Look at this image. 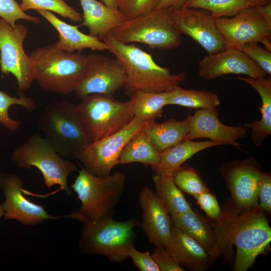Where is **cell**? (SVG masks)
<instances>
[{
    "mask_svg": "<svg viewBox=\"0 0 271 271\" xmlns=\"http://www.w3.org/2000/svg\"><path fill=\"white\" fill-rule=\"evenodd\" d=\"M222 145L221 143L211 140L195 142L185 139L161 152L160 163L151 168L155 173L172 176L185 161L197 153L212 147Z\"/></svg>",
    "mask_w": 271,
    "mask_h": 271,
    "instance_id": "26",
    "label": "cell"
},
{
    "mask_svg": "<svg viewBox=\"0 0 271 271\" xmlns=\"http://www.w3.org/2000/svg\"><path fill=\"white\" fill-rule=\"evenodd\" d=\"M79 165L80 169L71 187L81 205L71 213L72 219L95 221L113 217L124 189L125 175L116 171L108 176L99 177Z\"/></svg>",
    "mask_w": 271,
    "mask_h": 271,
    "instance_id": "4",
    "label": "cell"
},
{
    "mask_svg": "<svg viewBox=\"0 0 271 271\" xmlns=\"http://www.w3.org/2000/svg\"><path fill=\"white\" fill-rule=\"evenodd\" d=\"M169 92H136L129 99L134 116L146 117L148 121L161 117L164 107L167 105Z\"/></svg>",
    "mask_w": 271,
    "mask_h": 271,
    "instance_id": "31",
    "label": "cell"
},
{
    "mask_svg": "<svg viewBox=\"0 0 271 271\" xmlns=\"http://www.w3.org/2000/svg\"><path fill=\"white\" fill-rule=\"evenodd\" d=\"M1 249H2V247H1V245H0V251H1Z\"/></svg>",
    "mask_w": 271,
    "mask_h": 271,
    "instance_id": "47",
    "label": "cell"
},
{
    "mask_svg": "<svg viewBox=\"0 0 271 271\" xmlns=\"http://www.w3.org/2000/svg\"><path fill=\"white\" fill-rule=\"evenodd\" d=\"M237 79L251 86L259 94L261 99V113L259 120L244 123L243 125L251 129V139L256 146H260L266 138L271 133V79L265 77H241Z\"/></svg>",
    "mask_w": 271,
    "mask_h": 271,
    "instance_id": "24",
    "label": "cell"
},
{
    "mask_svg": "<svg viewBox=\"0 0 271 271\" xmlns=\"http://www.w3.org/2000/svg\"><path fill=\"white\" fill-rule=\"evenodd\" d=\"M191 114L182 120L171 118L162 123L147 121L143 130L160 153L182 142L188 133Z\"/></svg>",
    "mask_w": 271,
    "mask_h": 271,
    "instance_id": "25",
    "label": "cell"
},
{
    "mask_svg": "<svg viewBox=\"0 0 271 271\" xmlns=\"http://www.w3.org/2000/svg\"><path fill=\"white\" fill-rule=\"evenodd\" d=\"M82 222L78 242L81 253L101 255L113 262H122L128 258L127 252L134 246V228L141 226L137 219L119 221L109 217Z\"/></svg>",
    "mask_w": 271,
    "mask_h": 271,
    "instance_id": "6",
    "label": "cell"
},
{
    "mask_svg": "<svg viewBox=\"0 0 271 271\" xmlns=\"http://www.w3.org/2000/svg\"><path fill=\"white\" fill-rule=\"evenodd\" d=\"M220 104L218 96L203 90L187 89L180 86L169 91L167 105H178L190 108L208 109Z\"/></svg>",
    "mask_w": 271,
    "mask_h": 271,
    "instance_id": "30",
    "label": "cell"
},
{
    "mask_svg": "<svg viewBox=\"0 0 271 271\" xmlns=\"http://www.w3.org/2000/svg\"><path fill=\"white\" fill-rule=\"evenodd\" d=\"M160 160V153L152 144L143 128L124 146L119 155L118 164L138 162L153 167Z\"/></svg>",
    "mask_w": 271,
    "mask_h": 271,
    "instance_id": "27",
    "label": "cell"
},
{
    "mask_svg": "<svg viewBox=\"0 0 271 271\" xmlns=\"http://www.w3.org/2000/svg\"><path fill=\"white\" fill-rule=\"evenodd\" d=\"M19 97L11 96L0 90V123L9 130L15 131L19 129L21 121L11 118L9 114V108L15 105H20L28 111L35 110L36 104L35 100L27 97L23 92H18Z\"/></svg>",
    "mask_w": 271,
    "mask_h": 271,
    "instance_id": "32",
    "label": "cell"
},
{
    "mask_svg": "<svg viewBox=\"0 0 271 271\" xmlns=\"http://www.w3.org/2000/svg\"><path fill=\"white\" fill-rule=\"evenodd\" d=\"M152 256L160 271H184L166 247H156Z\"/></svg>",
    "mask_w": 271,
    "mask_h": 271,
    "instance_id": "39",
    "label": "cell"
},
{
    "mask_svg": "<svg viewBox=\"0 0 271 271\" xmlns=\"http://www.w3.org/2000/svg\"><path fill=\"white\" fill-rule=\"evenodd\" d=\"M247 128L239 124L229 126L222 123L218 118L217 107L198 109L191 115L190 127L186 139L193 140L198 138H208L223 145H231L238 148L237 142L246 137Z\"/></svg>",
    "mask_w": 271,
    "mask_h": 271,
    "instance_id": "18",
    "label": "cell"
},
{
    "mask_svg": "<svg viewBox=\"0 0 271 271\" xmlns=\"http://www.w3.org/2000/svg\"><path fill=\"white\" fill-rule=\"evenodd\" d=\"M57 31L59 40L56 42L60 49L69 52L85 49L92 51H108L104 42L97 37L84 34L78 29L79 25H72L58 18L52 12L45 10L36 11Z\"/></svg>",
    "mask_w": 271,
    "mask_h": 271,
    "instance_id": "22",
    "label": "cell"
},
{
    "mask_svg": "<svg viewBox=\"0 0 271 271\" xmlns=\"http://www.w3.org/2000/svg\"><path fill=\"white\" fill-rule=\"evenodd\" d=\"M268 1H270V0H268Z\"/></svg>",
    "mask_w": 271,
    "mask_h": 271,
    "instance_id": "48",
    "label": "cell"
},
{
    "mask_svg": "<svg viewBox=\"0 0 271 271\" xmlns=\"http://www.w3.org/2000/svg\"><path fill=\"white\" fill-rule=\"evenodd\" d=\"M152 179L155 193L170 215L184 213L192 209L172 176L155 173Z\"/></svg>",
    "mask_w": 271,
    "mask_h": 271,
    "instance_id": "28",
    "label": "cell"
},
{
    "mask_svg": "<svg viewBox=\"0 0 271 271\" xmlns=\"http://www.w3.org/2000/svg\"><path fill=\"white\" fill-rule=\"evenodd\" d=\"M105 5L109 8L118 10V0H100Z\"/></svg>",
    "mask_w": 271,
    "mask_h": 271,
    "instance_id": "44",
    "label": "cell"
},
{
    "mask_svg": "<svg viewBox=\"0 0 271 271\" xmlns=\"http://www.w3.org/2000/svg\"><path fill=\"white\" fill-rule=\"evenodd\" d=\"M256 9L267 23L271 26V2L269 1L265 4L256 6Z\"/></svg>",
    "mask_w": 271,
    "mask_h": 271,
    "instance_id": "43",
    "label": "cell"
},
{
    "mask_svg": "<svg viewBox=\"0 0 271 271\" xmlns=\"http://www.w3.org/2000/svg\"><path fill=\"white\" fill-rule=\"evenodd\" d=\"M85 74L74 91L81 99L94 93L113 96L123 87L126 77L124 69L116 59L99 54L86 56Z\"/></svg>",
    "mask_w": 271,
    "mask_h": 271,
    "instance_id": "15",
    "label": "cell"
},
{
    "mask_svg": "<svg viewBox=\"0 0 271 271\" xmlns=\"http://www.w3.org/2000/svg\"><path fill=\"white\" fill-rule=\"evenodd\" d=\"M37 126L42 136L63 158L76 159L92 143L76 106L67 101L47 104Z\"/></svg>",
    "mask_w": 271,
    "mask_h": 271,
    "instance_id": "5",
    "label": "cell"
},
{
    "mask_svg": "<svg viewBox=\"0 0 271 271\" xmlns=\"http://www.w3.org/2000/svg\"><path fill=\"white\" fill-rule=\"evenodd\" d=\"M194 198L209 218L216 221L217 225L222 223L224 213L213 194L208 191L202 192L194 196Z\"/></svg>",
    "mask_w": 271,
    "mask_h": 271,
    "instance_id": "37",
    "label": "cell"
},
{
    "mask_svg": "<svg viewBox=\"0 0 271 271\" xmlns=\"http://www.w3.org/2000/svg\"><path fill=\"white\" fill-rule=\"evenodd\" d=\"M23 11L45 10L55 13L74 22H82V15L64 0H22L19 4Z\"/></svg>",
    "mask_w": 271,
    "mask_h": 271,
    "instance_id": "33",
    "label": "cell"
},
{
    "mask_svg": "<svg viewBox=\"0 0 271 271\" xmlns=\"http://www.w3.org/2000/svg\"><path fill=\"white\" fill-rule=\"evenodd\" d=\"M24 182L18 175L0 171V188L5 195L2 204L6 220L14 219L26 226H35L48 219L71 218L64 216L49 214L43 206L36 204L23 195Z\"/></svg>",
    "mask_w": 271,
    "mask_h": 271,
    "instance_id": "14",
    "label": "cell"
},
{
    "mask_svg": "<svg viewBox=\"0 0 271 271\" xmlns=\"http://www.w3.org/2000/svg\"><path fill=\"white\" fill-rule=\"evenodd\" d=\"M255 208L238 215L236 210L233 215L224 213L223 231L219 233L223 243H234L236 255L234 269L246 271L253 264L256 257L262 253L271 241V228L264 215Z\"/></svg>",
    "mask_w": 271,
    "mask_h": 271,
    "instance_id": "2",
    "label": "cell"
},
{
    "mask_svg": "<svg viewBox=\"0 0 271 271\" xmlns=\"http://www.w3.org/2000/svg\"><path fill=\"white\" fill-rule=\"evenodd\" d=\"M215 21L226 48L241 50L245 44L255 42L271 51V26L256 7L244 8L231 18H217Z\"/></svg>",
    "mask_w": 271,
    "mask_h": 271,
    "instance_id": "12",
    "label": "cell"
},
{
    "mask_svg": "<svg viewBox=\"0 0 271 271\" xmlns=\"http://www.w3.org/2000/svg\"><path fill=\"white\" fill-rule=\"evenodd\" d=\"M28 33L25 25L12 27L0 18V71L2 75L11 74L15 77L19 92L29 89L35 80L33 63L23 46Z\"/></svg>",
    "mask_w": 271,
    "mask_h": 271,
    "instance_id": "10",
    "label": "cell"
},
{
    "mask_svg": "<svg viewBox=\"0 0 271 271\" xmlns=\"http://www.w3.org/2000/svg\"><path fill=\"white\" fill-rule=\"evenodd\" d=\"M0 17L9 23L12 27L19 20H25L35 24H39L40 19L29 15L22 11L15 0H0Z\"/></svg>",
    "mask_w": 271,
    "mask_h": 271,
    "instance_id": "35",
    "label": "cell"
},
{
    "mask_svg": "<svg viewBox=\"0 0 271 271\" xmlns=\"http://www.w3.org/2000/svg\"><path fill=\"white\" fill-rule=\"evenodd\" d=\"M125 0H118V7Z\"/></svg>",
    "mask_w": 271,
    "mask_h": 271,
    "instance_id": "46",
    "label": "cell"
},
{
    "mask_svg": "<svg viewBox=\"0 0 271 271\" xmlns=\"http://www.w3.org/2000/svg\"><path fill=\"white\" fill-rule=\"evenodd\" d=\"M108 35L124 44L141 43L151 49L169 50L181 43L170 9L154 10L135 18L127 19L111 30Z\"/></svg>",
    "mask_w": 271,
    "mask_h": 271,
    "instance_id": "8",
    "label": "cell"
},
{
    "mask_svg": "<svg viewBox=\"0 0 271 271\" xmlns=\"http://www.w3.org/2000/svg\"><path fill=\"white\" fill-rule=\"evenodd\" d=\"M175 28L213 54L226 48L216 26L215 19L206 11L182 7L170 10Z\"/></svg>",
    "mask_w": 271,
    "mask_h": 271,
    "instance_id": "16",
    "label": "cell"
},
{
    "mask_svg": "<svg viewBox=\"0 0 271 271\" xmlns=\"http://www.w3.org/2000/svg\"><path fill=\"white\" fill-rule=\"evenodd\" d=\"M157 0H125L118 7L127 19L135 18L155 9Z\"/></svg>",
    "mask_w": 271,
    "mask_h": 271,
    "instance_id": "38",
    "label": "cell"
},
{
    "mask_svg": "<svg viewBox=\"0 0 271 271\" xmlns=\"http://www.w3.org/2000/svg\"><path fill=\"white\" fill-rule=\"evenodd\" d=\"M82 9V21L79 26L87 27L89 35L100 40L126 18L118 10L109 8L97 0H79Z\"/></svg>",
    "mask_w": 271,
    "mask_h": 271,
    "instance_id": "23",
    "label": "cell"
},
{
    "mask_svg": "<svg viewBox=\"0 0 271 271\" xmlns=\"http://www.w3.org/2000/svg\"><path fill=\"white\" fill-rule=\"evenodd\" d=\"M174 225L190 236L207 252L212 261L221 253L222 245L219 233L198 212L192 209L171 215Z\"/></svg>",
    "mask_w": 271,
    "mask_h": 271,
    "instance_id": "20",
    "label": "cell"
},
{
    "mask_svg": "<svg viewBox=\"0 0 271 271\" xmlns=\"http://www.w3.org/2000/svg\"><path fill=\"white\" fill-rule=\"evenodd\" d=\"M134 265L141 271H160V269L149 251L142 252L137 250L134 246L127 252Z\"/></svg>",
    "mask_w": 271,
    "mask_h": 271,
    "instance_id": "40",
    "label": "cell"
},
{
    "mask_svg": "<svg viewBox=\"0 0 271 271\" xmlns=\"http://www.w3.org/2000/svg\"><path fill=\"white\" fill-rule=\"evenodd\" d=\"M270 1L187 0L183 7L206 11L217 19L232 17L244 8L262 5Z\"/></svg>",
    "mask_w": 271,
    "mask_h": 271,
    "instance_id": "29",
    "label": "cell"
},
{
    "mask_svg": "<svg viewBox=\"0 0 271 271\" xmlns=\"http://www.w3.org/2000/svg\"><path fill=\"white\" fill-rule=\"evenodd\" d=\"M76 107L92 143L118 131L134 116L129 100L121 102L103 94L88 95Z\"/></svg>",
    "mask_w": 271,
    "mask_h": 271,
    "instance_id": "9",
    "label": "cell"
},
{
    "mask_svg": "<svg viewBox=\"0 0 271 271\" xmlns=\"http://www.w3.org/2000/svg\"><path fill=\"white\" fill-rule=\"evenodd\" d=\"M139 202L142 210L141 227L149 242L155 247H166L173 225L170 214L147 186L141 189Z\"/></svg>",
    "mask_w": 271,
    "mask_h": 271,
    "instance_id": "19",
    "label": "cell"
},
{
    "mask_svg": "<svg viewBox=\"0 0 271 271\" xmlns=\"http://www.w3.org/2000/svg\"><path fill=\"white\" fill-rule=\"evenodd\" d=\"M102 40L124 69L126 80L123 87L130 97L139 91H169L186 80V71L171 74L169 68L159 65L151 55L134 44L122 43L108 34Z\"/></svg>",
    "mask_w": 271,
    "mask_h": 271,
    "instance_id": "1",
    "label": "cell"
},
{
    "mask_svg": "<svg viewBox=\"0 0 271 271\" xmlns=\"http://www.w3.org/2000/svg\"><path fill=\"white\" fill-rule=\"evenodd\" d=\"M234 74L251 77H265L264 71L241 50L226 48L208 55L198 63V74L205 80Z\"/></svg>",
    "mask_w": 271,
    "mask_h": 271,
    "instance_id": "17",
    "label": "cell"
},
{
    "mask_svg": "<svg viewBox=\"0 0 271 271\" xmlns=\"http://www.w3.org/2000/svg\"><path fill=\"white\" fill-rule=\"evenodd\" d=\"M11 160L22 168H37L43 175L48 189L59 185V189L55 192L63 190L68 196L72 194L68 186V178L70 173L78 171L77 167L58 153L41 134H30L14 150Z\"/></svg>",
    "mask_w": 271,
    "mask_h": 271,
    "instance_id": "7",
    "label": "cell"
},
{
    "mask_svg": "<svg viewBox=\"0 0 271 271\" xmlns=\"http://www.w3.org/2000/svg\"><path fill=\"white\" fill-rule=\"evenodd\" d=\"M257 197L260 209L270 213L271 211V176L268 173L262 172L258 187Z\"/></svg>",
    "mask_w": 271,
    "mask_h": 271,
    "instance_id": "41",
    "label": "cell"
},
{
    "mask_svg": "<svg viewBox=\"0 0 271 271\" xmlns=\"http://www.w3.org/2000/svg\"><path fill=\"white\" fill-rule=\"evenodd\" d=\"M187 0H157L156 9H174L183 7Z\"/></svg>",
    "mask_w": 271,
    "mask_h": 271,
    "instance_id": "42",
    "label": "cell"
},
{
    "mask_svg": "<svg viewBox=\"0 0 271 271\" xmlns=\"http://www.w3.org/2000/svg\"><path fill=\"white\" fill-rule=\"evenodd\" d=\"M220 172L236 210L248 211L258 205L257 190L262 172L253 158L224 163Z\"/></svg>",
    "mask_w": 271,
    "mask_h": 271,
    "instance_id": "13",
    "label": "cell"
},
{
    "mask_svg": "<svg viewBox=\"0 0 271 271\" xmlns=\"http://www.w3.org/2000/svg\"><path fill=\"white\" fill-rule=\"evenodd\" d=\"M173 178L177 187L182 191L194 197L209 191L198 173L190 167H181L173 174Z\"/></svg>",
    "mask_w": 271,
    "mask_h": 271,
    "instance_id": "34",
    "label": "cell"
},
{
    "mask_svg": "<svg viewBox=\"0 0 271 271\" xmlns=\"http://www.w3.org/2000/svg\"><path fill=\"white\" fill-rule=\"evenodd\" d=\"M166 247L180 265L191 270H204L212 262L208 254L197 241L174 225Z\"/></svg>",
    "mask_w": 271,
    "mask_h": 271,
    "instance_id": "21",
    "label": "cell"
},
{
    "mask_svg": "<svg viewBox=\"0 0 271 271\" xmlns=\"http://www.w3.org/2000/svg\"><path fill=\"white\" fill-rule=\"evenodd\" d=\"M148 119L134 116L132 120L118 131L99 141L91 143L78 156L77 160L89 173L99 176L110 175L112 169L118 164L119 155L124 146L142 129Z\"/></svg>",
    "mask_w": 271,
    "mask_h": 271,
    "instance_id": "11",
    "label": "cell"
},
{
    "mask_svg": "<svg viewBox=\"0 0 271 271\" xmlns=\"http://www.w3.org/2000/svg\"><path fill=\"white\" fill-rule=\"evenodd\" d=\"M4 212L2 208V204H0V218L3 217Z\"/></svg>",
    "mask_w": 271,
    "mask_h": 271,
    "instance_id": "45",
    "label": "cell"
},
{
    "mask_svg": "<svg viewBox=\"0 0 271 271\" xmlns=\"http://www.w3.org/2000/svg\"><path fill=\"white\" fill-rule=\"evenodd\" d=\"M29 56L34 64L35 80L48 91L64 95L74 92L86 71L84 54L64 51L56 42L37 48Z\"/></svg>",
    "mask_w": 271,
    "mask_h": 271,
    "instance_id": "3",
    "label": "cell"
},
{
    "mask_svg": "<svg viewBox=\"0 0 271 271\" xmlns=\"http://www.w3.org/2000/svg\"><path fill=\"white\" fill-rule=\"evenodd\" d=\"M241 50L255 62L266 74L271 75V51L260 47L255 42L245 44Z\"/></svg>",
    "mask_w": 271,
    "mask_h": 271,
    "instance_id": "36",
    "label": "cell"
}]
</instances>
